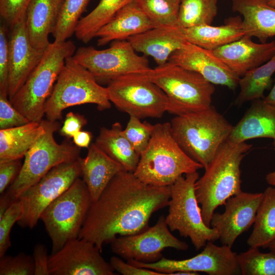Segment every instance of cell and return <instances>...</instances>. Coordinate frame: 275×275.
I'll use <instances>...</instances> for the list:
<instances>
[{"mask_svg":"<svg viewBox=\"0 0 275 275\" xmlns=\"http://www.w3.org/2000/svg\"><path fill=\"white\" fill-rule=\"evenodd\" d=\"M183 274L196 275V274H199V273L194 272H189V271H178V272L173 273L172 274V275H183Z\"/></svg>","mask_w":275,"mask_h":275,"instance_id":"f907efd6","label":"cell"},{"mask_svg":"<svg viewBox=\"0 0 275 275\" xmlns=\"http://www.w3.org/2000/svg\"><path fill=\"white\" fill-rule=\"evenodd\" d=\"M275 72V55L269 61L246 72L239 78L240 91L236 99L238 104L264 98V92L271 84Z\"/></svg>","mask_w":275,"mask_h":275,"instance_id":"1f68e13d","label":"cell"},{"mask_svg":"<svg viewBox=\"0 0 275 275\" xmlns=\"http://www.w3.org/2000/svg\"><path fill=\"white\" fill-rule=\"evenodd\" d=\"M127 40L112 42L109 47L98 50L80 47L73 58L87 69L98 82H109L130 73H146L151 68L145 56H139Z\"/></svg>","mask_w":275,"mask_h":275,"instance_id":"7c38bea8","label":"cell"},{"mask_svg":"<svg viewBox=\"0 0 275 275\" xmlns=\"http://www.w3.org/2000/svg\"><path fill=\"white\" fill-rule=\"evenodd\" d=\"M183 31L187 42L210 50L236 41L245 35L242 19L239 16L227 18L222 25L203 24L183 29Z\"/></svg>","mask_w":275,"mask_h":275,"instance_id":"4316f807","label":"cell"},{"mask_svg":"<svg viewBox=\"0 0 275 275\" xmlns=\"http://www.w3.org/2000/svg\"><path fill=\"white\" fill-rule=\"evenodd\" d=\"M217 13V0H181L178 24L183 29L211 24Z\"/></svg>","mask_w":275,"mask_h":275,"instance_id":"d6a6232c","label":"cell"},{"mask_svg":"<svg viewBox=\"0 0 275 275\" xmlns=\"http://www.w3.org/2000/svg\"><path fill=\"white\" fill-rule=\"evenodd\" d=\"M92 242L76 238L70 240L49 256L51 275H114V270Z\"/></svg>","mask_w":275,"mask_h":275,"instance_id":"2e32d148","label":"cell"},{"mask_svg":"<svg viewBox=\"0 0 275 275\" xmlns=\"http://www.w3.org/2000/svg\"><path fill=\"white\" fill-rule=\"evenodd\" d=\"M9 71V31L0 26V93L8 95Z\"/></svg>","mask_w":275,"mask_h":275,"instance_id":"60d3db41","label":"cell"},{"mask_svg":"<svg viewBox=\"0 0 275 275\" xmlns=\"http://www.w3.org/2000/svg\"><path fill=\"white\" fill-rule=\"evenodd\" d=\"M109 263L114 270L123 275H165L148 268L139 267L125 262L119 257H112Z\"/></svg>","mask_w":275,"mask_h":275,"instance_id":"ee69618b","label":"cell"},{"mask_svg":"<svg viewBox=\"0 0 275 275\" xmlns=\"http://www.w3.org/2000/svg\"><path fill=\"white\" fill-rule=\"evenodd\" d=\"M34 268L33 256L23 253L1 258L0 275H33Z\"/></svg>","mask_w":275,"mask_h":275,"instance_id":"74e56055","label":"cell"},{"mask_svg":"<svg viewBox=\"0 0 275 275\" xmlns=\"http://www.w3.org/2000/svg\"><path fill=\"white\" fill-rule=\"evenodd\" d=\"M92 138L93 135L91 132L81 130L76 133L72 139L74 144L77 147L88 148Z\"/></svg>","mask_w":275,"mask_h":275,"instance_id":"7dc6e473","label":"cell"},{"mask_svg":"<svg viewBox=\"0 0 275 275\" xmlns=\"http://www.w3.org/2000/svg\"><path fill=\"white\" fill-rule=\"evenodd\" d=\"M106 88L110 101L129 116L159 118L168 111V97L145 73L119 76L108 82Z\"/></svg>","mask_w":275,"mask_h":275,"instance_id":"8fae6325","label":"cell"},{"mask_svg":"<svg viewBox=\"0 0 275 275\" xmlns=\"http://www.w3.org/2000/svg\"><path fill=\"white\" fill-rule=\"evenodd\" d=\"M45 131L43 119L0 129V161L21 159Z\"/></svg>","mask_w":275,"mask_h":275,"instance_id":"83f0119b","label":"cell"},{"mask_svg":"<svg viewBox=\"0 0 275 275\" xmlns=\"http://www.w3.org/2000/svg\"><path fill=\"white\" fill-rule=\"evenodd\" d=\"M114 254L127 260L153 263L163 256L162 252L168 248L185 251L188 244L170 232L164 216H160L152 227L138 234L119 236L111 242Z\"/></svg>","mask_w":275,"mask_h":275,"instance_id":"9a60e30c","label":"cell"},{"mask_svg":"<svg viewBox=\"0 0 275 275\" xmlns=\"http://www.w3.org/2000/svg\"><path fill=\"white\" fill-rule=\"evenodd\" d=\"M247 35L213 50L239 78L275 55V40L257 43Z\"/></svg>","mask_w":275,"mask_h":275,"instance_id":"ffe728a7","label":"cell"},{"mask_svg":"<svg viewBox=\"0 0 275 275\" xmlns=\"http://www.w3.org/2000/svg\"><path fill=\"white\" fill-rule=\"evenodd\" d=\"M80 158L54 167L20 196L18 225L30 229L36 226L44 209L81 176Z\"/></svg>","mask_w":275,"mask_h":275,"instance_id":"4fadbf2b","label":"cell"},{"mask_svg":"<svg viewBox=\"0 0 275 275\" xmlns=\"http://www.w3.org/2000/svg\"><path fill=\"white\" fill-rule=\"evenodd\" d=\"M232 8L242 16L245 35L256 37L261 43L275 36V7L267 0H232Z\"/></svg>","mask_w":275,"mask_h":275,"instance_id":"484cf974","label":"cell"},{"mask_svg":"<svg viewBox=\"0 0 275 275\" xmlns=\"http://www.w3.org/2000/svg\"><path fill=\"white\" fill-rule=\"evenodd\" d=\"M64 0H32L25 15V24L33 46L45 50L49 36L57 25Z\"/></svg>","mask_w":275,"mask_h":275,"instance_id":"d4e9b609","label":"cell"},{"mask_svg":"<svg viewBox=\"0 0 275 275\" xmlns=\"http://www.w3.org/2000/svg\"><path fill=\"white\" fill-rule=\"evenodd\" d=\"M76 47L71 40L50 43L33 71L10 100L30 121L41 122L49 97L66 60Z\"/></svg>","mask_w":275,"mask_h":275,"instance_id":"5b68a950","label":"cell"},{"mask_svg":"<svg viewBox=\"0 0 275 275\" xmlns=\"http://www.w3.org/2000/svg\"><path fill=\"white\" fill-rule=\"evenodd\" d=\"M197 172L182 176L171 185L169 212L166 222L171 231H178L181 236L189 238L196 250L208 241L219 239L217 230L204 222L201 209L195 194Z\"/></svg>","mask_w":275,"mask_h":275,"instance_id":"9c48e42d","label":"cell"},{"mask_svg":"<svg viewBox=\"0 0 275 275\" xmlns=\"http://www.w3.org/2000/svg\"><path fill=\"white\" fill-rule=\"evenodd\" d=\"M85 104H94L100 111L109 109L111 102L106 87L99 84L85 67L68 57L47 99L45 109L46 119L57 121L66 108Z\"/></svg>","mask_w":275,"mask_h":275,"instance_id":"52a82bcc","label":"cell"},{"mask_svg":"<svg viewBox=\"0 0 275 275\" xmlns=\"http://www.w3.org/2000/svg\"><path fill=\"white\" fill-rule=\"evenodd\" d=\"M168 62L195 71L213 85L234 90L239 77L219 59L213 50L186 42L173 52Z\"/></svg>","mask_w":275,"mask_h":275,"instance_id":"ac0fdd59","label":"cell"},{"mask_svg":"<svg viewBox=\"0 0 275 275\" xmlns=\"http://www.w3.org/2000/svg\"><path fill=\"white\" fill-rule=\"evenodd\" d=\"M92 202L85 183L78 178L44 209L40 219L51 241V254L78 237Z\"/></svg>","mask_w":275,"mask_h":275,"instance_id":"30bf717a","label":"cell"},{"mask_svg":"<svg viewBox=\"0 0 275 275\" xmlns=\"http://www.w3.org/2000/svg\"><path fill=\"white\" fill-rule=\"evenodd\" d=\"M252 145L228 140L219 148L203 175L195 183V194L201 205L204 223L210 227L215 210L230 197L242 191L241 161Z\"/></svg>","mask_w":275,"mask_h":275,"instance_id":"7a4b0ae2","label":"cell"},{"mask_svg":"<svg viewBox=\"0 0 275 275\" xmlns=\"http://www.w3.org/2000/svg\"><path fill=\"white\" fill-rule=\"evenodd\" d=\"M127 40L136 52L151 57L158 66L167 63L171 54L187 42L180 26L155 27Z\"/></svg>","mask_w":275,"mask_h":275,"instance_id":"44dd1931","label":"cell"},{"mask_svg":"<svg viewBox=\"0 0 275 275\" xmlns=\"http://www.w3.org/2000/svg\"><path fill=\"white\" fill-rule=\"evenodd\" d=\"M203 168L182 149L172 134L170 123L165 122L154 125L133 173L146 184L168 186L181 176Z\"/></svg>","mask_w":275,"mask_h":275,"instance_id":"3957f363","label":"cell"},{"mask_svg":"<svg viewBox=\"0 0 275 275\" xmlns=\"http://www.w3.org/2000/svg\"><path fill=\"white\" fill-rule=\"evenodd\" d=\"M171 186L146 184L132 172L118 173L98 200L93 202L78 238L103 245L119 236L142 232L155 211L168 206Z\"/></svg>","mask_w":275,"mask_h":275,"instance_id":"6da1fadb","label":"cell"},{"mask_svg":"<svg viewBox=\"0 0 275 275\" xmlns=\"http://www.w3.org/2000/svg\"><path fill=\"white\" fill-rule=\"evenodd\" d=\"M120 122L113 123L110 128L102 127L95 143L109 157L120 163L126 171L133 173L140 155L135 151L123 132Z\"/></svg>","mask_w":275,"mask_h":275,"instance_id":"f1b7e54d","label":"cell"},{"mask_svg":"<svg viewBox=\"0 0 275 275\" xmlns=\"http://www.w3.org/2000/svg\"><path fill=\"white\" fill-rule=\"evenodd\" d=\"M181 0H134L156 27L179 26L178 13Z\"/></svg>","mask_w":275,"mask_h":275,"instance_id":"836d02e7","label":"cell"},{"mask_svg":"<svg viewBox=\"0 0 275 275\" xmlns=\"http://www.w3.org/2000/svg\"><path fill=\"white\" fill-rule=\"evenodd\" d=\"M133 1L100 0L91 12L80 18L75 30V36L78 40L88 43L119 11Z\"/></svg>","mask_w":275,"mask_h":275,"instance_id":"4dcf8cb0","label":"cell"},{"mask_svg":"<svg viewBox=\"0 0 275 275\" xmlns=\"http://www.w3.org/2000/svg\"><path fill=\"white\" fill-rule=\"evenodd\" d=\"M87 123L86 118L78 113L69 112L65 116L60 133L67 138H72Z\"/></svg>","mask_w":275,"mask_h":275,"instance_id":"f6af8a7d","label":"cell"},{"mask_svg":"<svg viewBox=\"0 0 275 275\" xmlns=\"http://www.w3.org/2000/svg\"><path fill=\"white\" fill-rule=\"evenodd\" d=\"M265 180L269 185L275 187V170L267 174Z\"/></svg>","mask_w":275,"mask_h":275,"instance_id":"681fc988","label":"cell"},{"mask_svg":"<svg viewBox=\"0 0 275 275\" xmlns=\"http://www.w3.org/2000/svg\"><path fill=\"white\" fill-rule=\"evenodd\" d=\"M269 5L275 7V0H267Z\"/></svg>","mask_w":275,"mask_h":275,"instance_id":"f5cc1de1","label":"cell"},{"mask_svg":"<svg viewBox=\"0 0 275 275\" xmlns=\"http://www.w3.org/2000/svg\"><path fill=\"white\" fill-rule=\"evenodd\" d=\"M170 124L172 134L180 147L204 168L227 140L233 127L212 106L176 115Z\"/></svg>","mask_w":275,"mask_h":275,"instance_id":"277c9868","label":"cell"},{"mask_svg":"<svg viewBox=\"0 0 275 275\" xmlns=\"http://www.w3.org/2000/svg\"><path fill=\"white\" fill-rule=\"evenodd\" d=\"M20 159L0 161V194H3L16 179L21 169Z\"/></svg>","mask_w":275,"mask_h":275,"instance_id":"7bdbcfd3","label":"cell"},{"mask_svg":"<svg viewBox=\"0 0 275 275\" xmlns=\"http://www.w3.org/2000/svg\"><path fill=\"white\" fill-rule=\"evenodd\" d=\"M242 275H275V254L262 253L259 248L251 247L237 255Z\"/></svg>","mask_w":275,"mask_h":275,"instance_id":"d590c367","label":"cell"},{"mask_svg":"<svg viewBox=\"0 0 275 275\" xmlns=\"http://www.w3.org/2000/svg\"><path fill=\"white\" fill-rule=\"evenodd\" d=\"M239 121L233 126L227 140L234 143L257 138H269L275 149V106L263 99L253 101Z\"/></svg>","mask_w":275,"mask_h":275,"instance_id":"7402d4cb","label":"cell"},{"mask_svg":"<svg viewBox=\"0 0 275 275\" xmlns=\"http://www.w3.org/2000/svg\"><path fill=\"white\" fill-rule=\"evenodd\" d=\"M134 0L120 11L96 33L98 46L116 40H125L155 28Z\"/></svg>","mask_w":275,"mask_h":275,"instance_id":"cb8c5ba5","label":"cell"},{"mask_svg":"<svg viewBox=\"0 0 275 275\" xmlns=\"http://www.w3.org/2000/svg\"><path fill=\"white\" fill-rule=\"evenodd\" d=\"M30 122L11 102L8 95L0 93V129L24 125Z\"/></svg>","mask_w":275,"mask_h":275,"instance_id":"ab89813d","label":"cell"},{"mask_svg":"<svg viewBox=\"0 0 275 275\" xmlns=\"http://www.w3.org/2000/svg\"><path fill=\"white\" fill-rule=\"evenodd\" d=\"M267 103L275 106V78L274 84L269 94L263 98Z\"/></svg>","mask_w":275,"mask_h":275,"instance_id":"c3c4849f","label":"cell"},{"mask_svg":"<svg viewBox=\"0 0 275 275\" xmlns=\"http://www.w3.org/2000/svg\"><path fill=\"white\" fill-rule=\"evenodd\" d=\"M33 258L34 275H49V256L44 245L38 244L34 247Z\"/></svg>","mask_w":275,"mask_h":275,"instance_id":"bcb514c9","label":"cell"},{"mask_svg":"<svg viewBox=\"0 0 275 275\" xmlns=\"http://www.w3.org/2000/svg\"><path fill=\"white\" fill-rule=\"evenodd\" d=\"M45 131L28 151L20 172L0 200L10 206L28 188L38 182L51 169L80 157V148L67 141L59 144L54 133L59 129L58 121L44 120Z\"/></svg>","mask_w":275,"mask_h":275,"instance_id":"8992f818","label":"cell"},{"mask_svg":"<svg viewBox=\"0 0 275 275\" xmlns=\"http://www.w3.org/2000/svg\"><path fill=\"white\" fill-rule=\"evenodd\" d=\"M32 0H0V15L6 24L11 27L25 16Z\"/></svg>","mask_w":275,"mask_h":275,"instance_id":"b9f144b4","label":"cell"},{"mask_svg":"<svg viewBox=\"0 0 275 275\" xmlns=\"http://www.w3.org/2000/svg\"><path fill=\"white\" fill-rule=\"evenodd\" d=\"M129 119L123 132L135 151L140 155L145 151L150 141L154 125L141 119L129 116Z\"/></svg>","mask_w":275,"mask_h":275,"instance_id":"8d00e7d4","label":"cell"},{"mask_svg":"<svg viewBox=\"0 0 275 275\" xmlns=\"http://www.w3.org/2000/svg\"><path fill=\"white\" fill-rule=\"evenodd\" d=\"M80 162L82 179L93 202L98 200L118 173L125 170L120 163L109 157L95 143L91 144L88 148L86 157L80 158Z\"/></svg>","mask_w":275,"mask_h":275,"instance_id":"603a6c76","label":"cell"},{"mask_svg":"<svg viewBox=\"0 0 275 275\" xmlns=\"http://www.w3.org/2000/svg\"><path fill=\"white\" fill-rule=\"evenodd\" d=\"M237 254L231 247L218 246L208 241L202 251L197 255L184 260H176L162 257L153 263H143L133 260H127L129 263L139 267L150 269L172 275L178 271L205 272L210 275L241 274L237 260Z\"/></svg>","mask_w":275,"mask_h":275,"instance_id":"5bb4252c","label":"cell"},{"mask_svg":"<svg viewBox=\"0 0 275 275\" xmlns=\"http://www.w3.org/2000/svg\"><path fill=\"white\" fill-rule=\"evenodd\" d=\"M45 50L30 41L25 16L10 28L8 96L10 100L41 61Z\"/></svg>","mask_w":275,"mask_h":275,"instance_id":"d6986e66","label":"cell"},{"mask_svg":"<svg viewBox=\"0 0 275 275\" xmlns=\"http://www.w3.org/2000/svg\"><path fill=\"white\" fill-rule=\"evenodd\" d=\"M263 196V193L242 191L226 201L223 213H213L210 227L217 230L222 245L232 248L237 237L254 224Z\"/></svg>","mask_w":275,"mask_h":275,"instance_id":"e0dca14e","label":"cell"},{"mask_svg":"<svg viewBox=\"0 0 275 275\" xmlns=\"http://www.w3.org/2000/svg\"><path fill=\"white\" fill-rule=\"evenodd\" d=\"M21 213V205L17 200L11 204L0 218V258L11 247L10 232L13 226L20 219Z\"/></svg>","mask_w":275,"mask_h":275,"instance_id":"f35d334b","label":"cell"},{"mask_svg":"<svg viewBox=\"0 0 275 275\" xmlns=\"http://www.w3.org/2000/svg\"><path fill=\"white\" fill-rule=\"evenodd\" d=\"M90 1L64 0L57 25L52 34L54 41H65L74 34L81 15Z\"/></svg>","mask_w":275,"mask_h":275,"instance_id":"e575fe53","label":"cell"},{"mask_svg":"<svg viewBox=\"0 0 275 275\" xmlns=\"http://www.w3.org/2000/svg\"><path fill=\"white\" fill-rule=\"evenodd\" d=\"M145 74L168 97L170 114L179 115L212 106L214 86L195 71L168 62Z\"/></svg>","mask_w":275,"mask_h":275,"instance_id":"ba28073f","label":"cell"},{"mask_svg":"<svg viewBox=\"0 0 275 275\" xmlns=\"http://www.w3.org/2000/svg\"><path fill=\"white\" fill-rule=\"evenodd\" d=\"M270 252L275 254V240L267 248Z\"/></svg>","mask_w":275,"mask_h":275,"instance_id":"816d5d0a","label":"cell"},{"mask_svg":"<svg viewBox=\"0 0 275 275\" xmlns=\"http://www.w3.org/2000/svg\"><path fill=\"white\" fill-rule=\"evenodd\" d=\"M263 194L247 243L251 247L266 249L275 240V187H267Z\"/></svg>","mask_w":275,"mask_h":275,"instance_id":"f546056e","label":"cell"}]
</instances>
